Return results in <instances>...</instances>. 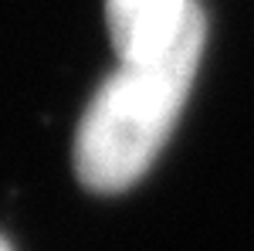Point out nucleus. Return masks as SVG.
I'll return each instance as SVG.
<instances>
[{
  "label": "nucleus",
  "mask_w": 254,
  "mask_h": 251,
  "mask_svg": "<svg viewBox=\"0 0 254 251\" xmlns=\"http://www.w3.org/2000/svg\"><path fill=\"white\" fill-rule=\"evenodd\" d=\"M207 27L196 17L156 55L122 58L78 129V173L92 190H122L156 160L193 85Z\"/></svg>",
  "instance_id": "obj_1"
},
{
  "label": "nucleus",
  "mask_w": 254,
  "mask_h": 251,
  "mask_svg": "<svg viewBox=\"0 0 254 251\" xmlns=\"http://www.w3.org/2000/svg\"><path fill=\"white\" fill-rule=\"evenodd\" d=\"M196 17L193 0H109V31L122 58L166 51Z\"/></svg>",
  "instance_id": "obj_2"
},
{
  "label": "nucleus",
  "mask_w": 254,
  "mask_h": 251,
  "mask_svg": "<svg viewBox=\"0 0 254 251\" xmlns=\"http://www.w3.org/2000/svg\"><path fill=\"white\" fill-rule=\"evenodd\" d=\"M0 251H10V248H7V241H3V238H0Z\"/></svg>",
  "instance_id": "obj_3"
}]
</instances>
